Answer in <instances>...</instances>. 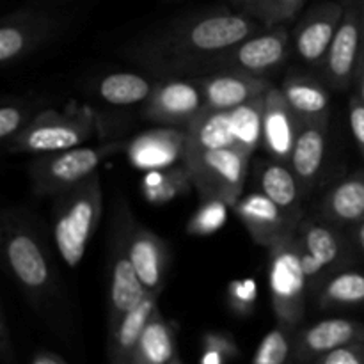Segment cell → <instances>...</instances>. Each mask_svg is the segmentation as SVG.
Returning a JSON list of instances; mask_svg holds the SVG:
<instances>
[{
    "label": "cell",
    "mask_w": 364,
    "mask_h": 364,
    "mask_svg": "<svg viewBox=\"0 0 364 364\" xmlns=\"http://www.w3.org/2000/svg\"><path fill=\"white\" fill-rule=\"evenodd\" d=\"M259 31L265 27L244 11H210L183 18L156 32L144 39L132 55L160 73L205 71L213 57Z\"/></svg>",
    "instance_id": "1"
},
{
    "label": "cell",
    "mask_w": 364,
    "mask_h": 364,
    "mask_svg": "<svg viewBox=\"0 0 364 364\" xmlns=\"http://www.w3.org/2000/svg\"><path fill=\"white\" fill-rule=\"evenodd\" d=\"M2 258L18 287L34 306L59 295V279L45 242L27 219L7 212L2 223Z\"/></svg>",
    "instance_id": "2"
},
{
    "label": "cell",
    "mask_w": 364,
    "mask_h": 364,
    "mask_svg": "<svg viewBox=\"0 0 364 364\" xmlns=\"http://www.w3.org/2000/svg\"><path fill=\"white\" fill-rule=\"evenodd\" d=\"M102 212L103 194L98 173L55 198L52 212L53 244L70 269H77L84 259L102 220Z\"/></svg>",
    "instance_id": "3"
},
{
    "label": "cell",
    "mask_w": 364,
    "mask_h": 364,
    "mask_svg": "<svg viewBox=\"0 0 364 364\" xmlns=\"http://www.w3.org/2000/svg\"><path fill=\"white\" fill-rule=\"evenodd\" d=\"M137 220L130 206L119 199L114 212L109 233V306H107V326L109 334L119 326L128 311L141 304L149 294L142 287L130 258V235Z\"/></svg>",
    "instance_id": "4"
},
{
    "label": "cell",
    "mask_w": 364,
    "mask_h": 364,
    "mask_svg": "<svg viewBox=\"0 0 364 364\" xmlns=\"http://www.w3.org/2000/svg\"><path fill=\"white\" fill-rule=\"evenodd\" d=\"M269 290L277 323L297 331L309 295L297 233L269 247Z\"/></svg>",
    "instance_id": "5"
},
{
    "label": "cell",
    "mask_w": 364,
    "mask_h": 364,
    "mask_svg": "<svg viewBox=\"0 0 364 364\" xmlns=\"http://www.w3.org/2000/svg\"><path fill=\"white\" fill-rule=\"evenodd\" d=\"M96 132V116L87 107L68 109L64 112L43 110L6 146L14 153H46L84 146Z\"/></svg>",
    "instance_id": "6"
},
{
    "label": "cell",
    "mask_w": 364,
    "mask_h": 364,
    "mask_svg": "<svg viewBox=\"0 0 364 364\" xmlns=\"http://www.w3.org/2000/svg\"><path fill=\"white\" fill-rule=\"evenodd\" d=\"M251 155L238 146L185 151L183 164L201 198L223 199L233 208L242 198Z\"/></svg>",
    "instance_id": "7"
},
{
    "label": "cell",
    "mask_w": 364,
    "mask_h": 364,
    "mask_svg": "<svg viewBox=\"0 0 364 364\" xmlns=\"http://www.w3.org/2000/svg\"><path fill=\"white\" fill-rule=\"evenodd\" d=\"M114 146H77L64 151L39 155L31 164L32 191L38 196L57 198L96 173L100 164L112 155Z\"/></svg>",
    "instance_id": "8"
},
{
    "label": "cell",
    "mask_w": 364,
    "mask_h": 364,
    "mask_svg": "<svg viewBox=\"0 0 364 364\" xmlns=\"http://www.w3.org/2000/svg\"><path fill=\"white\" fill-rule=\"evenodd\" d=\"M291 38L287 27L259 31L251 38L237 43L206 64L205 71H240L263 77L287 63L291 52Z\"/></svg>",
    "instance_id": "9"
},
{
    "label": "cell",
    "mask_w": 364,
    "mask_h": 364,
    "mask_svg": "<svg viewBox=\"0 0 364 364\" xmlns=\"http://www.w3.org/2000/svg\"><path fill=\"white\" fill-rule=\"evenodd\" d=\"M205 109V95L198 78H166L155 85L142 114L160 127L187 130Z\"/></svg>",
    "instance_id": "10"
},
{
    "label": "cell",
    "mask_w": 364,
    "mask_h": 364,
    "mask_svg": "<svg viewBox=\"0 0 364 364\" xmlns=\"http://www.w3.org/2000/svg\"><path fill=\"white\" fill-rule=\"evenodd\" d=\"M59 20L45 11L21 9L0 23V63L13 66L46 45L59 31Z\"/></svg>",
    "instance_id": "11"
},
{
    "label": "cell",
    "mask_w": 364,
    "mask_h": 364,
    "mask_svg": "<svg viewBox=\"0 0 364 364\" xmlns=\"http://www.w3.org/2000/svg\"><path fill=\"white\" fill-rule=\"evenodd\" d=\"M364 43V13L347 9L345 16L331 41L329 50L318 64L327 85L336 91H345L355 82L359 59Z\"/></svg>",
    "instance_id": "12"
},
{
    "label": "cell",
    "mask_w": 364,
    "mask_h": 364,
    "mask_svg": "<svg viewBox=\"0 0 364 364\" xmlns=\"http://www.w3.org/2000/svg\"><path fill=\"white\" fill-rule=\"evenodd\" d=\"M345 16V6L336 0H323L313 6L295 25L294 50L306 64L318 66Z\"/></svg>",
    "instance_id": "13"
},
{
    "label": "cell",
    "mask_w": 364,
    "mask_h": 364,
    "mask_svg": "<svg viewBox=\"0 0 364 364\" xmlns=\"http://www.w3.org/2000/svg\"><path fill=\"white\" fill-rule=\"evenodd\" d=\"M235 213L245 226L252 240L262 247H272L288 235L297 233L301 223L270 201L263 192L256 191L238 199Z\"/></svg>",
    "instance_id": "14"
},
{
    "label": "cell",
    "mask_w": 364,
    "mask_h": 364,
    "mask_svg": "<svg viewBox=\"0 0 364 364\" xmlns=\"http://www.w3.org/2000/svg\"><path fill=\"white\" fill-rule=\"evenodd\" d=\"M358 341H364V326L361 322L348 318L322 320L295 333L290 364L318 361L322 355Z\"/></svg>",
    "instance_id": "15"
},
{
    "label": "cell",
    "mask_w": 364,
    "mask_h": 364,
    "mask_svg": "<svg viewBox=\"0 0 364 364\" xmlns=\"http://www.w3.org/2000/svg\"><path fill=\"white\" fill-rule=\"evenodd\" d=\"M341 226L327 219H302L297 235L302 249L326 269L329 277L354 262V249Z\"/></svg>",
    "instance_id": "16"
},
{
    "label": "cell",
    "mask_w": 364,
    "mask_h": 364,
    "mask_svg": "<svg viewBox=\"0 0 364 364\" xmlns=\"http://www.w3.org/2000/svg\"><path fill=\"white\" fill-rule=\"evenodd\" d=\"M187 134L181 128L159 127L142 132L130 141L127 148L128 162L139 171H155L176 166L185 159Z\"/></svg>",
    "instance_id": "17"
},
{
    "label": "cell",
    "mask_w": 364,
    "mask_h": 364,
    "mask_svg": "<svg viewBox=\"0 0 364 364\" xmlns=\"http://www.w3.org/2000/svg\"><path fill=\"white\" fill-rule=\"evenodd\" d=\"M302 121L288 105L281 87H270L263 98L262 146L270 159L288 162Z\"/></svg>",
    "instance_id": "18"
},
{
    "label": "cell",
    "mask_w": 364,
    "mask_h": 364,
    "mask_svg": "<svg viewBox=\"0 0 364 364\" xmlns=\"http://www.w3.org/2000/svg\"><path fill=\"white\" fill-rule=\"evenodd\" d=\"M205 95L206 109L233 110L251 100L262 98L272 85L265 77L240 73V71H217L198 78Z\"/></svg>",
    "instance_id": "19"
},
{
    "label": "cell",
    "mask_w": 364,
    "mask_h": 364,
    "mask_svg": "<svg viewBox=\"0 0 364 364\" xmlns=\"http://www.w3.org/2000/svg\"><path fill=\"white\" fill-rule=\"evenodd\" d=\"M128 247L142 287L149 294L160 295L166 284L167 267H169V247L164 238L137 223L132 230Z\"/></svg>",
    "instance_id": "20"
},
{
    "label": "cell",
    "mask_w": 364,
    "mask_h": 364,
    "mask_svg": "<svg viewBox=\"0 0 364 364\" xmlns=\"http://www.w3.org/2000/svg\"><path fill=\"white\" fill-rule=\"evenodd\" d=\"M327 130H329V117L323 119L304 121L299 130L297 141L288 164L297 176L304 194H308L318 181L320 173L326 159Z\"/></svg>",
    "instance_id": "21"
},
{
    "label": "cell",
    "mask_w": 364,
    "mask_h": 364,
    "mask_svg": "<svg viewBox=\"0 0 364 364\" xmlns=\"http://www.w3.org/2000/svg\"><path fill=\"white\" fill-rule=\"evenodd\" d=\"M256 183L259 192L267 196L270 201L276 203L283 212L294 217L295 220H302V191L297 176L291 171L290 164L279 160H259L256 166Z\"/></svg>",
    "instance_id": "22"
},
{
    "label": "cell",
    "mask_w": 364,
    "mask_h": 364,
    "mask_svg": "<svg viewBox=\"0 0 364 364\" xmlns=\"http://www.w3.org/2000/svg\"><path fill=\"white\" fill-rule=\"evenodd\" d=\"M320 215L338 226L364 223V171L352 173L326 192L320 201Z\"/></svg>",
    "instance_id": "23"
},
{
    "label": "cell",
    "mask_w": 364,
    "mask_h": 364,
    "mask_svg": "<svg viewBox=\"0 0 364 364\" xmlns=\"http://www.w3.org/2000/svg\"><path fill=\"white\" fill-rule=\"evenodd\" d=\"M156 308L159 294H148L141 304L123 316L119 326L109 334V364H132L139 338Z\"/></svg>",
    "instance_id": "24"
},
{
    "label": "cell",
    "mask_w": 364,
    "mask_h": 364,
    "mask_svg": "<svg viewBox=\"0 0 364 364\" xmlns=\"http://www.w3.org/2000/svg\"><path fill=\"white\" fill-rule=\"evenodd\" d=\"M281 91L302 123L329 117L331 96L316 78L308 75H290L284 78Z\"/></svg>",
    "instance_id": "25"
},
{
    "label": "cell",
    "mask_w": 364,
    "mask_h": 364,
    "mask_svg": "<svg viewBox=\"0 0 364 364\" xmlns=\"http://www.w3.org/2000/svg\"><path fill=\"white\" fill-rule=\"evenodd\" d=\"M187 148L185 151H210V149L231 148L235 135L231 130L230 112L205 109L185 130Z\"/></svg>",
    "instance_id": "26"
},
{
    "label": "cell",
    "mask_w": 364,
    "mask_h": 364,
    "mask_svg": "<svg viewBox=\"0 0 364 364\" xmlns=\"http://www.w3.org/2000/svg\"><path fill=\"white\" fill-rule=\"evenodd\" d=\"M174 358L176 347L173 329L156 308L139 338L132 364H169Z\"/></svg>",
    "instance_id": "27"
},
{
    "label": "cell",
    "mask_w": 364,
    "mask_h": 364,
    "mask_svg": "<svg viewBox=\"0 0 364 364\" xmlns=\"http://www.w3.org/2000/svg\"><path fill=\"white\" fill-rule=\"evenodd\" d=\"M155 85L139 73H110L96 82V95L109 105H137L148 102Z\"/></svg>",
    "instance_id": "28"
},
{
    "label": "cell",
    "mask_w": 364,
    "mask_h": 364,
    "mask_svg": "<svg viewBox=\"0 0 364 364\" xmlns=\"http://www.w3.org/2000/svg\"><path fill=\"white\" fill-rule=\"evenodd\" d=\"M320 309L348 308L364 302V274L355 270H340L320 287L315 295Z\"/></svg>",
    "instance_id": "29"
},
{
    "label": "cell",
    "mask_w": 364,
    "mask_h": 364,
    "mask_svg": "<svg viewBox=\"0 0 364 364\" xmlns=\"http://www.w3.org/2000/svg\"><path fill=\"white\" fill-rule=\"evenodd\" d=\"M191 185L192 178L183 164V166L148 171L142 178L141 192L146 201L151 205H164L187 194Z\"/></svg>",
    "instance_id": "30"
},
{
    "label": "cell",
    "mask_w": 364,
    "mask_h": 364,
    "mask_svg": "<svg viewBox=\"0 0 364 364\" xmlns=\"http://www.w3.org/2000/svg\"><path fill=\"white\" fill-rule=\"evenodd\" d=\"M263 98L251 100L244 105L237 107L230 112L231 130L235 135V144L247 151L249 155L256 151L262 144V128H263Z\"/></svg>",
    "instance_id": "31"
},
{
    "label": "cell",
    "mask_w": 364,
    "mask_h": 364,
    "mask_svg": "<svg viewBox=\"0 0 364 364\" xmlns=\"http://www.w3.org/2000/svg\"><path fill=\"white\" fill-rule=\"evenodd\" d=\"M265 28L283 27L294 20L304 7L306 0H231Z\"/></svg>",
    "instance_id": "32"
},
{
    "label": "cell",
    "mask_w": 364,
    "mask_h": 364,
    "mask_svg": "<svg viewBox=\"0 0 364 364\" xmlns=\"http://www.w3.org/2000/svg\"><path fill=\"white\" fill-rule=\"evenodd\" d=\"M295 333L297 331H291L277 323L258 345L251 364H290Z\"/></svg>",
    "instance_id": "33"
},
{
    "label": "cell",
    "mask_w": 364,
    "mask_h": 364,
    "mask_svg": "<svg viewBox=\"0 0 364 364\" xmlns=\"http://www.w3.org/2000/svg\"><path fill=\"white\" fill-rule=\"evenodd\" d=\"M231 206L223 199L203 198L201 205L194 212L187 224V233L191 237H208L217 233L228 220V210Z\"/></svg>",
    "instance_id": "34"
},
{
    "label": "cell",
    "mask_w": 364,
    "mask_h": 364,
    "mask_svg": "<svg viewBox=\"0 0 364 364\" xmlns=\"http://www.w3.org/2000/svg\"><path fill=\"white\" fill-rule=\"evenodd\" d=\"M226 301L235 315L249 316L255 311L256 301H258V284L252 277L233 279L228 284Z\"/></svg>",
    "instance_id": "35"
},
{
    "label": "cell",
    "mask_w": 364,
    "mask_h": 364,
    "mask_svg": "<svg viewBox=\"0 0 364 364\" xmlns=\"http://www.w3.org/2000/svg\"><path fill=\"white\" fill-rule=\"evenodd\" d=\"M36 116H32L31 107L25 103L13 102L0 107V139L4 144H9Z\"/></svg>",
    "instance_id": "36"
},
{
    "label": "cell",
    "mask_w": 364,
    "mask_h": 364,
    "mask_svg": "<svg viewBox=\"0 0 364 364\" xmlns=\"http://www.w3.org/2000/svg\"><path fill=\"white\" fill-rule=\"evenodd\" d=\"M203 350L219 352L228 361L238 358V347L233 336L228 333H220V331H210L203 336Z\"/></svg>",
    "instance_id": "37"
},
{
    "label": "cell",
    "mask_w": 364,
    "mask_h": 364,
    "mask_svg": "<svg viewBox=\"0 0 364 364\" xmlns=\"http://www.w3.org/2000/svg\"><path fill=\"white\" fill-rule=\"evenodd\" d=\"M315 364H364V341L336 348L322 355Z\"/></svg>",
    "instance_id": "38"
},
{
    "label": "cell",
    "mask_w": 364,
    "mask_h": 364,
    "mask_svg": "<svg viewBox=\"0 0 364 364\" xmlns=\"http://www.w3.org/2000/svg\"><path fill=\"white\" fill-rule=\"evenodd\" d=\"M348 121H350V130L355 144L364 159V102L358 95L352 96L348 102Z\"/></svg>",
    "instance_id": "39"
},
{
    "label": "cell",
    "mask_w": 364,
    "mask_h": 364,
    "mask_svg": "<svg viewBox=\"0 0 364 364\" xmlns=\"http://www.w3.org/2000/svg\"><path fill=\"white\" fill-rule=\"evenodd\" d=\"M31 364H66L59 355L52 354V352H39L34 355Z\"/></svg>",
    "instance_id": "40"
},
{
    "label": "cell",
    "mask_w": 364,
    "mask_h": 364,
    "mask_svg": "<svg viewBox=\"0 0 364 364\" xmlns=\"http://www.w3.org/2000/svg\"><path fill=\"white\" fill-rule=\"evenodd\" d=\"M355 85H358V96L364 102V43H363L361 59H359L358 75H355Z\"/></svg>",
    "instance_id": "41"
},
{
    "label": "cell",
    "mask_w": 364,
    "mask_h": 364,
    "mask_svg": "<svg viewBox=\"0 0 364 364\" xmlns=\"http://www.w3.org/2000/svg\"><path fill=\"white\" fill-rule=\"evenodd\" d=\"M228 359L224 355H220L219 352L213 350H203V358H201V364H224Z\"/></svg>",
    "instance_id": "42"
},
{
    "label": "cell",
    "mask_w": 364,
    "mask_h": 364,
    "mask_svg": "<svg viewBox=\"0 0 364 364\" xmlns=\"http://www.w3.org/2000/svg\"><path fill=\"white\" fill-rule=\"evenodd\" d=\"M354 238H355V244L359 245V249L364 252V223L358 224L354 231Z\"/></svg>",
    "instance_id": "43"
},
{
    "label": "cell",
    "mask_w": 364,
    "mask_h": 364,
    "mask_svg": "<svg viewBox=\"0 0 364 364\" xmlns=\"http://www.w3.org/2000/svg\"><path fill=\"white\" fill-rule=\"evenodd\" d=\"M336 2L343 4L347 9H358L364 13V0H336Z\"/></svg>",
    "instance_id": "44"
},
{
    "label": "cell",
    "mask_w": 364,
    "mask_h": 364,
    "mask_svg": "<svg viewBox=\"0 0 364 364\" xmlns=\"http://www.w3.org/2000/svg\"><path fill=\"white\" fill-rule=\"evenodd\" d=\"M169 364H183V363H181V359H180V358H178V355H176V358H174V359H173V361H171Z\"/></svg>",
    "instance_id": "45"
}]
</instances>
